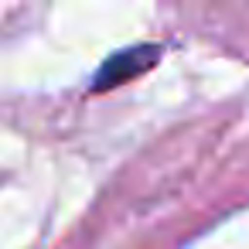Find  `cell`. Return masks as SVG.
Here are the masks:
<instances>
[{"label":"cell","instance_id":"1","mask_svg":"<svg viewBox=\"0 0 249 249\" xmlns=\"http://www.w3.org/2000/svg\"><path fill=\"white\" fill-rule=\"evenodd\" d=\"M157 58H160V48L157 45H133V48H123V52L109 55L99 65L96 79H92V92H106L113 86H123V82L143 75L147 69L157 65Z\"/></svg>","mask_w":249,"mask_h":249}]
</instances>
